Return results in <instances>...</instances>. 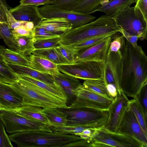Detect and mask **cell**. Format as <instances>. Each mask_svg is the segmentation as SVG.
<instances>
[{
  "instance_id": "3957f363",
  "label": "cell",
  "mask_w": 147,
  "mask_h": 147,
  "mask_svg": "<svg viewBox=\"0 0 147 147\" xmlns=\"http://www.w3.org/2000/svg\"><path fill=\"white\" fill-rule=\"evenodd\" d=\"M121 29L110 16L103 15L96 20L69 29L60 36L59 44H75L86 40L106 35H114Z\"/></svg>"
},
{
  "instance_id": "ab89813d",
  "label": "cell",
  "mask_w": 147,
  "mask_h": 147,
  "mask_svg": "<svg viewBox=\"0 0 147 147\" xmlns=\"http://www.w3.org/2000/svg\"><path fill=\"white\" fill-rule=\"evenodd\" d=\"M115 36H114L113 40L110 42L108 50L116 53L120 49L123 36L122 34L121 35H116L115 34Z\"/></svg>"
},
{
  "instance_id": "9a60e30c",
  "label": "cell",
  "mask_w": 147,
  "mask_h": 147,
  "mask_svg": "<svg viewBox=\"0 0 147 147\" xmlns=\"http://www.w3.org/2000/svg\"><path fill=\"white\" fill-rule=\"evenodd\" d=\"M113 36H110L101 42L78 52L76 57V62L86 61L105 62Z\"/></svg>"
},
{
  "instance_id": "e575fe53",
  "label": "cell",
  "mask_w": 147,
  "mask_h": 147,
  "mask_svg": "<svg viewBox=\"0 0 147 147\" xmlns=\"http://www.w3.org/2000/svg\"><path fill=\"white\" fill-rule=\"evenodd\" d=\"M60 37L35 41L34 42L35 49H40L51 47H56L60 45L59 42Z\"/></svg>"
},
{
  "instance_id": "60d3db41",
  "label": "cell",
  "mask_w": 147,
  "mask_h": 147,
  "mask_svg": "<svg viewBox=\"0 0 147 147\" xmlns=\"http://www.w3.org/2000/svg\"><path fill=\"white\" fill-rule=\"evenodd\" d=\"M8 5L6 0H0V29L9 26L4 7ZM1 39L0 37V40Z\"/></svg>"
},
{
  "instance_id": "f546056e",
  "label": "cell",
  "mask_w": 147,
  "mask_h": 147,
  "mask_svg": "<svg viewBox=\"0 0 147 147\" xmlns=\"http://www.w3.org/2000/svg\"><path fill=\"white\" fill-rule=\"evenodd\" d=\"M14 38L19 53L26 55H30L35 49L33 36H22Z\"/></svg>"
},
{
  "instance_id": "83f0119b",
  "label": "cell",
  "mask_w": 147,
  "mask_h": 147,
  "mask_svg": "<svg viewBox=\"0 0 147 147\" xmlns=\"http://www.w3.org/2000/svg\"><path fill=\"white\" fill-rule=\"evenodd\" d=\"M2 54L3 59L7 63L29 67V58L26 55L5 48Z\"/></svg>"
},
{
  "instance_id": "9c48e42d",
  "label": "cell",
  "mask_w": 147,
  "mask_h": 147,
  "mask_svg": "<svg viewBox=\"0 0 147 147\" xmlns=\"http://www.w3.org/2000/svg\"><path fill=\"white\" fill-rule=\"evenodd\" d=\"M75 100L68 109H78L86 107L108 110L114 100L107 98L80 85L73 91Z\"/></svg>"
},
{
  "instance_id": "b9f144b4",
  "label": "cell",
  "mask_w": 147,
  "mask_h": 147,
  "mask_svg": "<svg viewBox=\"0 0 147 147\" xmlns=\"http://www.w3.org/2000/svg\"><path fill=\"white\" fill-rule=\"evenodd\" d=\"M57 0H20V4L22 5H40L54 4Z\"/></svg>"
},
{
  "instance_id": "6da1fadb",
  "label": "cell",
  "mask_w": 147,
  "mask_h": 147,
  "mask_svg": "<svg viewBox=\"0 0 147 147\" xmlns=\"http://www.w3.org/2000/svg\"><path fill=\"white\" fill-rule=\"evenodd\" d=\"M120 50V88L126 95L135 98L147 84V57L141 47L134 46L124 37Z\"/></svg>"
},
{
  "instance_id": "484cf974",
  "label": "cell",
  "mask_w": 147,
  "mask_h": 147,
  "mask_svg": "<svg viewBox=\"0 0 147 147\" xmlns=\"http://www.w3.org/2000/svg\"><path fill=\"white\" fill-rule=\"evenodd\" d=\"M43 111L53 127L65 126L67 123V115L59 108H43Z\"/></svg>"
},
{
  "instance_id": "7dc6e473",
  "label": "cell",
  "mask_w": 147,
  "mask_h": 147,
  "mask_svg": "<svg viewBox=\"0 0 147 147\" xmlns=\"http://www.w3.org/2000/svg\"><path fill=\"white\" fill-rule=\"evenodd\" d=\"M98 128H89L84 130L77 136H80L82 139H89Z\"/></svg>"
},
{
  "instance_id": "5b68a950",
  "label": "cell",
  "mask_w": 147,
  "mask_h": 147,
  "mask_svg": "<svg viewBox=\"0 0 147 147\" xmlns=\"http://www.w3.org/2000/svg\"><path fill=\"white\" fill-rule=\"evenodd\" d=\"M59 109L67 115L66 126H83L99 128L104 126L109 115L108 110L90 108Z\"/></svg>"
},
{
  "instance_id": "f1b7e54d",
  "label": "cell",
  "mask_w": 147,
  "mask_h": 147,
  "mask_svg": "<svg viewBox=\"0 0 147 147\" xmlns=\"http://www.w3.org/2000/svg\"><path fill=\"white\" fill-rule=\"evenodd\" d=\"M2 53H0V82L8 84L15 83L19 79L3 59Z\"/></svg>"
},
{
  "instance_id": "d590c367",
  "label": "cell",
  "mask_w": 147,
  "mask_h": 147,
  "mask_svg": "<svg viewBox=\"0 0 147 147\" xmlns=\"http://www.w3.org/2000/svg\"><path fill=\"white\" fill-rule=\"evenodd\" d=\"M61 36L50 32L43 28L35 26L33 38L36 40L60 37Z\"/></svg>"
},
{
  "instance_id": "7a4b0ae2",
  "label": "cell",
  "mask_w": 147,
  "mask_h": 147,
  "mask_svg": "<svg viewBox=\"0 0 147 147\" xmlns=\"http://www.w3.org/2000/svg\"><path fill=\"white\" fill-rule=\"evenodd\" d=\"M9 138L19 147H67L72 142L82 139L74 134L34 130L10 134Z\"/></svg>"
},
{
  "instance_id": "d4e9b609",
  "label": "cell",
  "mask_w": 147,
  "mask_h": 147,
  "mask_svg": "<svg viewBox=\"0 0 147 147\" xmlns=\"http://www.w3.org/2000/svg\"><path fill=\"white\" fill-rule=\"evenodd\" d=\"M32 54L47 59L57 65L67 64L66 61L55 47L35 49Z\"/></svg>"
},
{
  "instance_id": "7402d4cb",
  "label": "cell",
  "mask_w": 147,
  "mask_h": 147,
  "mask_svg": "<svg viewBox=\"0 0 147 147\" xmlns=\"http://www.w3.org/2000/svg\"><path fill=\"white\" fill-rule=\"evenodd\" d=\"M29 67L41 72L53 76L59 71L57 65L45 59L33 54L29 57Z\"/></svg>"
},
{
  "instance_id": "603a6c76",
  "label": "cell",
  "mask_w": 147,
  "mask_h": 147,
  "mask_svg": "<svg viewBox=\"0 0 147 147\" xmlns=\"http://www.w3.org/2000/svg\"><path fill=\"white\" fill-rule=\"evenodd\" d=\"M7 63L16 74L28 76L47 83H56L52 76L50 74L41 72L29 67Z\"/></svg>"
},
{
  "instance_id": "bcb514c9",
  "label": "cell",
  "mask_w": 147,
  "mask_h": 147,
  "mask_svg": "<svg viewBox=\"0 0 147 147\" xmlns=\"http://www.w3.org/2000/svg\"><path fill=\"white\" fill-rule=\"evenodd\" d=\"M120 32L123 35L124 37L126 40L134 46L137 47L138 46L137 44V41L139 39L138 37L128 33L121 30Z\"/></svg>"
},
{
  "instance_id": "f35d334b",
  "label": "cell",
  "mask_w": 147,
  "mask_h": 147,
  "mask_svg": "<svg viewBox=\"0 0 147 147\" xmlns=\"http://www.w3.org/2000/svg\"><path fill=\"white\" fill-rule=\"evenodd\" d=\"M83 0H57L54 4L57 7L71 10Z\"/></svg>"
},
{
  "instance_id": "8d00e7d4",
  "label": "cell",
  "mask_w": 147,
  "mask_h": 147,
  "mask_svg": "<svg viewBox=\"0 0 147 147\" xmlns=\"http://www.w3.org/2000/svg\"><path fill=\"white\" fill-rule=\"evenodd\" d=\"M135 98L139 102L145 116L147 118V84L142 88Z\"/></svg>"
},
{
  "instance_id": "836d02e7",
  "label": "cell",
  "mask_w": 147,
  "mask_h": 147,
  "mask_svg": "<svg viewBox=\"0 0 147 147\" xmlns=\"http://www.w3.org/2000/svg\"><path fill=\"white\" fill-rule=\"evenodd\" d=\"M56 48L66 61L67 64H72L76 62L78 52L60 45Z\"/></svg>"
},
{
  "instance_id": "e0dca14e",
  "label": "cell",
  "mask_w": 147,
  "mask_h": 147,
  "mask_svg": "<svg viewBox=\"0 0 147 147\" xmlns=\"http://www.w3.org/2000/svg\"><path fill=\"white\" fill-rule=\"evenodd\" d=\"M38 7L34 5L20 4L13 8H11L9 11L16 20L32 22L36 26L44 18L40 13Z\"/></svg>"
},
{
  "instance_id": "7bdbcfd3",
  "label": "cell",
  "mask_w": 147,
  "mask_h": 147,
  "mask_svg": "<svg viewBox=\"0 0 147 147\" xmlns=\"http://www.w3.org/2000/svg\"><path fill=\"white\" fill-rule=\"evenodd\" d=\"M12 32L14 37L22 36H33L34 31H30L23 26H20L12 30Z\"/></svg>"
},
{
  "instance_id": "c3c4849f",
  "label": "cell",
  "mask_w": 147,
  "mask_h": 147,
  "mask_svg": "<svg viewBox=\"0 0 147 147\" xmlns=\"http://www.w3.org/2000/svg\"><path fill=\"white\" fill-rule=\"evenodd\" d=\"M108 92L112 99L114 100L117 96V90L115 86L112 84H108L107 85Z\"/></svg>"
},
{
  "instance_id": "4fadbf2b",
  "label": "cell",
  "mask_w": 147,
  "mask_h": 147,
  "mask_svg": "<svg viewBox=\"0 0 147 147\" xmlns=\"http://www.w3.org/2000/svg\"><path fill=\"white\" fill-rule=\"evenodd\" d=\"M129 100L126 94L122 91L117 94L116 98L108 111L109 115L104 127L112 132H117L124 114L129 106Z\"/></svg>"
},
{
  "instance_id": "277c9868",
  "label": "cell",
  "mask_w": 147,
  "mask_h": 147,
  "mask_svg": "<svg viewBox=\"0 0 147 147\" xmlns=\"http://www.w3.org/2000/svg\"><path fill=\"white\" fill-rule=\"evenodd\" d=\"M18 79L17 82L9 85L22 97L23 105L36 106L43 108H68L64 101L34 84Z\"/></svg>"
},
{
  "instance_id": "2e32d148",
  "label": "cell",
  "mask_w": 147,
  "mask_h": 147,
  "mask_svg": "<svg viewBox=\"0 0 147 147\" xmlns=\"http://www.w3.org/2000/svg\"><path fill=\"white\" fill-rule=\"evenodd\" d=\"M0 104L6 109L13 110L23 105V99L9 84L0 82Z\"/></svg>"
},
{
  "instance_id": "8992f818",
  "label": "cell",
  "mask_w": 147,
  "mask_h": 147,
  "mask_svg": "<svg viewBox=\"0 0 147 147\" xmlns=\"http://www.w3.org/2000/svg\"><path fill=\"white\" fill-rule=\"evenodd\" d=\"M112 18L121 30L137 36L140 40L146 39L147 20L138 8L128 7Z\"/></svg>"
},
{
  "instance_id": "4316f807",
  "label": "cell",
  "mask_w": 147,
  "mask_h": 147,
  "mask_svg": "<svg viewBox=\"0 0 147 147\" xmlns=\"http://www.w3.org/2000/svg\"><path fill=\"white\" fill-rule=\"evenodd\" d=\"M107 85L105 74L103 79L86 80H84L82 84L85 87L107 98L112 99L108 92Z\"/></svg>"
},
{
  "instance_id": "4dcf8cb0",
  "label": "cell",
  "mask_w": 147,
  "mask_h": 147,
  "mask_svg": "<svg viewBox=\"0 0 147 147\" xmlns=\"http://www.w3.org/2000/svg\"><path fill=\"white\" fill-rule=\"evenodd\" d=\"M129 106L134 113L143 130L147 134V118L146 117L138 100L136 98H133L129 100Z\"/></svg>"
},
{
  "instance_id": "d6a6232c",
  "label": "cell",
  "mask_w": 147,
  "mask_h": 147,
  "mask_svg": "<svg viewBox=\"0 0 147 147\" xmlns=\"http://www.w3.org/2000/svg\"><path fill=\"white\" fill-rule=\"evenodd\" d=\"M114 35H106L89 38L79 43L69 45H63L69 49L78 53L80 51L90 47L99 42L110 36Z\"/></svg>"
},
{
  "instance_id": "ee69618b",
  "label": "cell",
  "mask_w": 147,
  "mask_h": 147,
  "mask_svg": "<svg viewBox=\"0 0 147 147\" xmlns=\"http://www.w3.org/2000/svg\"><path fill=\"white\" fill-rule=\"evenodd\" d=\"M134 6L141 11L145 19L147 20V0H136Z\"/></svg>"
},
{
  "instance_id": "8fae6325",
  "label": "cell",
  "mask_w": 147,
  "mask_h": 147,
  "mask_svg": "<svg viewBox=\"0 0 147 147\" xmlns=\"http://www.w3.org/2000/svg\"><path fill=\"white\" fill-rule=\"evenodd\" d=\"M89 140L92 147H128L130 138L126 135L111 131L103 126L97 128Z\"/></svg>"
},
{
  "instance_id": "cb8c5ba5",
  "label": "cell",
  "mask_w": 147,
  "mask_h": 147,
  "mask_svg": "<svg viewBox=\"0 0 147 147\" xmlns=\"http://www.w3.org/2000/svg\"><path fill=\"white\" fill-rule=\"evenodd\" d=\"M16 75L18 78L25 80L36 85L67 103V98L65 93L61 87L56 82L53 84H49L28 76Z\"/></svg>"
},
{
  "instance_id": "5bb4252c",
  "label": "cell",
  "mask_w": 147,
  "mask_h": 147,
  "mask_svg": "<svg viewBox=\"0 0 147 147\" xmlns=\"http://www.w3.org/2000/svg\"><path fill=\"white\" fill-rule=\"evenodd\" d=\"M121 54L120 50L117 52L108 50L105 63V77L108 84L114 85L117 94L121 90L120 85L121 67Z\"/></svg>"
},
{
  "instance_id": "ba28073f",
  "label": "cell",
  "mask_w": 147,
  "mask_h": 147,
  "mask_svg": "<svg viewBox=\"0 0 147 147\" xmlns=\"http://www.w3.org/2000/svg\"><path fill=\"white\" fill-rule=\"evenodd\" d=\"M0 119L5 125L6 131L10 134L34 130L52 131L51 126L29 120L13 110H0Z\"/></svg>"
},
{
  "instance_id": "74e56055",
  "label": "cell",
  "mask_w": 147,
  "mask_h": 147,
  "mask_svg": "<svg viewBox=\"0 0 147 147\" xmlns=\"http://www.w3.org/2000/svg\"><path fill=\"white\" fill-rule=\"evenodd\" d=\"M9 136L5 130V125L0 119V147H13Z\"/></svg>"
},
{
  "instance_id": "7c38bea8",
  "label": "cell",
  "mask_w": 147,
  "mask_h": 147,
  "mask_svg": "<svg viewBox=\"0 0 147 147\" xmlns=\"http://www.w3.org/2000/svg\"><path fill=\"white\" fill-rule=\"evenodd\" d=\"M117 133L126 135L147 146V134L142 129L129 106L126 110L118 127Z\"/></svg>"
},
{
  "instance_id": "f6af8a7d",
  "label": "cell",
  "mask_w": 147,
  "mask_h": 147,
  "mask_svg": "<svg viewBox=\"0 0 147 147\" xmlns=\"http://www.w3.org/2000/svg\"><path fill=\"white\" fill-rule=\"evenodd\" d=\"M71 147H92V145L89 139H82L70 143L67 146Z\"/></svg>"
},
{
  "instance_id": "681fc988",
  "label": "cell",
  "mask_w": 147,
  "mask_h": 147,
  "mask_svg": "<svg viewBox=\"0 0 147 147\" xmlns=\"http://www.w3.org/2000/svg\"><path fill=\"white\" fill-rule=\"evenodd\" d=\"M5 109L0 104V110Z\"/></svg>"
},
{
  "instance_id": "d6986e66",
  "label": "cell",
  "mask_w": 147,
  "mask_h": 147,
  "mask_svg": "<svg viewBox=\"0 0 147 147\" xmlns=\"http://www.w3.org/2000/svg\"><path fill=\"white\" fill-rule=\"evenodd\" d=\"M35 27L41 28L51 33L61 36L72 28L71 23L65 18H44Z\"/></svg>"
},
{
  "instance_id": "1f68e13d",
  "label": "cell",
  "mask_w": 147,
  "mask_h": 147,
  "mask_svg": "<svg viewBox=\"0 0 147 147\" xmlns=\"http://www.w3.org/2000/svg\"><path fill=\"white\" fill-rule=\"evenodd\" d=\"M109 0H83L71 10L80 13H88Z\"/></svg>"
},
{
  "instance_id": "52a82bcc",
  "label": "cell",
  "mask_w": 147,
  "mask_h": 147,
  "mask_svg": "<svg viewBox=\"0 0 147 147\" xmlns=\"http://www.w3.org/2000/svg\"><path fill=\"white\" fill-rule=\"evenodd\" d=\"M57 66L60 72L84 80L102 79L105 76V62L79 61Z\"/></svg>"
},
{
  "instance_id": "ffe728a7",
  "label": "cell",
  "mask_w": 147,
  "mask_h": 147,
  "mask_svg": "<svg viewBox=\"0 0 147 147\" xmlns=\"http://www.w3.org/2000/svg\"><path fill=\"white\" fill-rule=\"evenodd\" d=\"M43 108L36 106L23 105L13 110L21 116L32 121L52 126L43 111Z\"/></svg>"
},
{
  "instance_id": "30bf717a",
  "label": "cell",
  "mask_w": 147,
  "mask_h": 147,
  "mask_svg": "<svg viewBox=\"0 0 147 147\" xmlns=\"http://www.w3.org/2000/svg\"><path fill=\"white\" fill-rule=\"evenodd\" d=\"M38 10L45 18H60L66 19L71 23L72 28L90 22L96 18L95 17L90 14L64 9L54 4L38 7Z\"/></svg>"
},
{
  "instance_id": "44dd1931",
  "label": "cell",
  "mask_w": 147,
  "mask_h": 147,
  "mask_svg": "<svg viewBox=\"0 0 147 147\" xmlns=\"http://www.w3.org/2000/svg\"><path fill=\"white\" fill-rule=\"evenodd\" d=\"M136 0H109L89 13L96 11L103 12L106 15L113 16L127 7L136 3Z\"/></svg>"
},
{
  "instance_id": "ac0fdd59",
  "label": "cell",
  "mask_w": 147,
  "mask_h": 147,
  "mask_svg": "<svg viewBox=\"0 0 147 147\" xmlns=\"http://www.w3.org/2000/svg\"><path fill=\"white\" fill-rule=\"evenodd\" d=\"M52 76L55 82L61 87L65 93L67 98V103L70 105L76 98L74 91L82 84L79 79L59 71L57 74Z\"/></svg>"
}]
</instances>
